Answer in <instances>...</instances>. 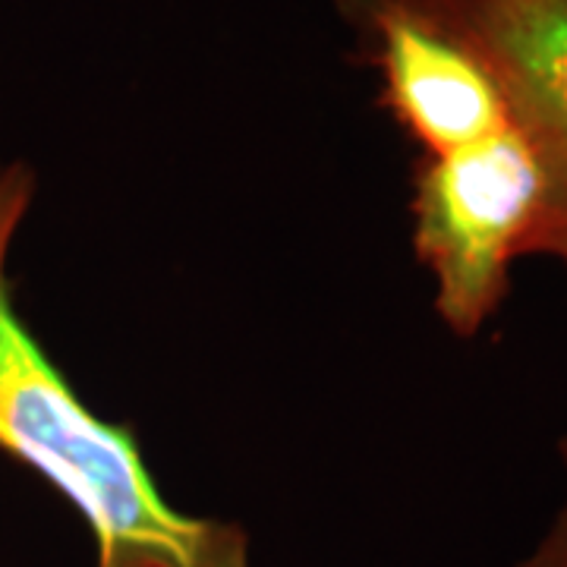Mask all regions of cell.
<instances>
[{
	"instance_id": "obj_1",
	"label": "cell",
	"mask_w": 567,
	"mask_h": 567,
	"mask_svg": "<svg viewBox=\"0 0 567 567\" xmlns=\"http://www.w3.org/2000/svg\"><path fill=\"white\" fill-rule=\"evenodd\" d=\"M35 196L32 164L0 162V454L80 514L95 567H252L249 533L167 502L136 429L89 404L20 316L10 256Z\"/></svg>"
},
{
	"instance_id": "obj_2",
	"label": "cell",
	"mask_w": 567,
	"mask_h": 567,
	"mask_svg": "<svg viewBox=\"0 0 567 567\" xmlns=\"http://www.w3.org/2000/svg\"><path fill=\"white\" fill-rule=\"evenodd\" d=\"M551 177L520 123L410 167V244L432 278V309L454 338H476L511 297L514 265L539 256Z\"/></svg>"
},
{
	"instance_id": "obj_3",
	"label": "cell",
	"mask_w": 567,
	"mask_h": 567,
	"mask_svg": "<svg viewBox=\"0 0 567 567\" xmlns=\"http://www.w3.org/2000/svg\"><path fill=\"white\" fill-rule=\"evenodd\" d=\"M375 102L416 155L439 158L507 130L514 107L486 54L429 0H331Z\"/></svg>"
},
{
	"instance_id": "obj_4",
	"label": "cell",
	"mask_w": 567,
	"mask_h": 567,
	"mask_svg": "<svg viewBox=\"0 0 567 567\" xmlns=\"http://www.w3.org/2000/svg\"><path fill=\"white\" fill-rule=\"evenodd\" d=\"M473 41L551 177L546 249L567 237V0H429Z\"/></svg>"
},
{
	"instance_id": "obj_5",
	"label": "cell",
	"mask_w": 567,
	"mask_h": 567,
	"mask_svg": "<svg viewBox=\"0 0 567 567\" xmlns=\"http://www.w3.org/2000/svg\"><path fill=\"white\" fill-rule=\"evenodd\" d=\"M558 461L565 470V498L548 520L546 533L514 567H567V435L558 439Z\"/></svg>"
},
{
	"instance_id": "obj_6",
	"label": "cell",
	"mask_w": 567,
	"mask_h": 567,
	"mask_svg": "<svg viewBox=\"0 0 567 567\" xmlns=\"http://www.w3.org/2000/svg\"><path fill=\"white\" fill-rule=\"evenodd\" d=\"M546 259H555V262L561 265V268H565V271H567V237H565V240H558V244L548 246Z\"/></svg>"
}]
</instances>
